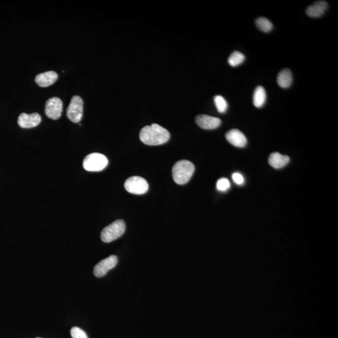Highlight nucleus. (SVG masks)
<instances>
[{
    "mask_svg": "<svg viewBox=\"0 0 338 338\" xmlns=\"http://www.w3.org/2000/svg\"><path fill=\"white\" fill-rule=\"evenodd\" d=\"M140 139L148 146H159L169 140L170 133L163 126L157 123L152 124L142 128L140 132Z\"/></svg>",
    "mask_w": 338,
    "mask_h": 338,
    "instance_id": "f257e3e1",
    "label": "nucleus"
},
{
    "mask_svg": "<svg viewBox=\"0 0 338 338\" xmlns=\"http://www.w3.org/2000/svg\"><path fill=\"white\" fill-rule=\"evenodd\" d=\"M195 171L194 165L190 161H179L172 169V176L175 182L178 184L183 185L191 179Z\"/></svg>",
    "mask_w": 338,
    "mask_h": 338,
    "instance_id": "f03ea898",
    "label": "nucleus"
},
{
    "mask_svg": "<svg viewBox=\"0 0 338 338\" xmlns=\"http://www.w3.org/2000/svg\"><path fill=\"white\" fill-rule=\"evenodd\" d=\"M125 223L123 220H117L102 230L101 239L105 243H111L121 238L125 232Z\"/></svg>",
    "mask_w": 338,
    "mask_h": 338,
    "instance_id": "7ed1b4c3",
    "label": "nucleus"
},
{
    "mask_svg": "<svg viewBox=\"0 0 338 338\" xmlns=\"http://www.w3.org/2000/svg\"><path fill=\"white\" fill-rule=\"evenodd\" d=\"M109 164L106 156L100 153L89 154L84 158L83 167L89 172H100L103 171Z\"/></svg>",
    "mask_w": 338,
    "mask_h": 338,
    "instance_id": "20e7f679",
    "label": "nucleus"
},
{
    "mask_svg": "<svg viewBox=\"0 0 338 338\" xmlns=\"http://www.w3.org/2000/svg\"><path fill=\"white\" fill-rule=\"evenodd\" d=\"M84 112V101L80 96H73L66 110V116L72 123H77L81 121Z\"/></svg>",
    "mask_w": 338,
    "mask_h": 338,
    "instance_id": "39448f33",
    "label": "nucleus"
},
{
    "mask_svg": "<svg viewBox=\"0 0 338 338\" xmlns=\"http://www.w3.org/2000/svg\"><path fill=\"white\" fill-rule=\"evenodd\" d=\"M126 191L133 194H144L148 191L149 184L146 179L139 176H133L126 179L125 184Z\"/></svg>",
    "mask_w": 338,
    "mask_h": 338,
    "instance_id": "423d86ee",
    "label": "nucleus"
},
{
    "mask_svg": "<svg viewBox=\"0 0 338 338\" xmlns=\"http://www.w3.org/2000/svg\"><path fill=\"white\" fill-rule=\"evenodd\" d=\"M63 111V102L58 97H52L46 102L45 112L48 118L58 120Z\"/></svg>",
    "mask_w": 338,
    "mask_h": 338,
    "instance_id": "0eeeda50",
    "label": "nucleus"
},
{
    "mask_svg": "<svg viewBox=\"0 0 338 338\" xmlns=\"http://www.w3.org/2000/svg\"><path fill=\"white\" fill-rule=\"evenodd\" d=\"M117 263H118V258L114 255H112L102 260L94 267V275L97 277H104L110 270L116 266Z\"/></svg>",
    "mask_w": 338,
    "mask_h": 338,
    "instance_id": "6e6552de",
    "label": "nucleus"
},
{
    "mask_svg": "<svg viewBox=\"0 0 338 338\" xmlns=\"http://www.w3.org/2000/svg\"><path fill=\"white\" fill-rule=\"evenodd\" d=\"M41 116L38 113L27 114L22 113L18 119V125L23 128H31L35 127L40 123Z\"/></svg>",
    "mask_w": 338,
    "mask_h": 338,
    "instance_id": "1a4fd4ad",
    "label": "nucleus"
},
{
    "mask_svg": "<svg viewBox=\"0 0 338 338\" xmlns=\"http://www.w3.org/2000/svg\"><path fill=\"white\" fill-rule=\"evenodd\" d=\"M195 122L200 127L206 130H213L219 127L221 121L217 117L200 115L195 119Z\"/></svg>",
    "mask_w": 338,
    "mask_h": 338,
    "instance_id": "9d476101",
    "label": "nucleus"
},
{
    "mask_svg": "<svg viewBox=\"0 0 338 338\" xmlns=\"http://www.w3.org/2000/svg\"><path fill=\"white\" fill-rule=\"evenodd\" d=\"M227 141L232 146L237 147H245L247 143V139L242 132L238 129H232L225 134Z\"/></svg>",
    "mask_w": 338,
    "mask_h": 338,
    "instance_id": "9b49d317",
    "label": "nucleus"
},
{
    "mask_svg": "<svg viewBox=\"0 0 338 338\" xmlns=\"http://www.w3.org/2000/svg\"><path fill=\"white\" fill-rule=\"evenodd\" d=\"M58 74L53 71L40 73L35 77L36 84L40 87H48L54 84L58 80Z\"/></svg>",
    "mask_w": 338,
    "mask_h": 338,
    "instance_id": "f8f14e48",
    "label": "nucleus"
},
{
    "mask_svg": "<svg viewBox=\"0 0 338 338\" xmlns=\"http://www.w3.org/2000/svg\"><path fill=\"white\" fill-rule=\"evenodd\" d=\"M328 3L325 1H318L307 7V14L311 18H318L325 14L328 8Z\"/></svg>",
    "mask_w": 338,
    "mask_h": 338,
    "instance_id": "ddd939ff",
    "label": "nucleus"
},
{
    "mask_svg": "<svg viewBox=\"0 0 338 338\" xmlns=\"http://www.w3.org/2000/svg\"><path fill=\"white\" fill-rule=\"evenodd\" d=\"M290 161V158L287 155H281L278 153L271 154L269 157V163L271 166L275 169H281L286 166Z\"/></svg>",
    "mask_w": 338,
    "mask_h": 338,
    "instance_id": "4468645a",
    "label": "nucleus"
},
{
    "mask_svg": "<svg viewBox=\"0 0 338 338\" xmlns=\"http://www.w3.org/2000/svg\"><path fill=\"white\" fill-rule=\"evenodd\" d=\"M277 82L281 88L286 89L291 86L293 82V75L290 70L285 68L277 75Z\"/></svg>",
    "mask_w": 338,
    "mask_h": 338,
    "instance_id": "2eb2a0df",
    "label": "nucleus"
},
{
    "mask_svg": "<svg viewBox=\"0 0 338 338\" xmlns=\"http://www.w3.org/2000/svg\"><path fill=\"white\" fill-rule=\"evenodd\" d=\"M266 100V93L265 89L262 86L257 87L253 95V103L257 108L263 106Z\"/></svg>",
    "mask_w": 338,
    "mask_h": 338,
    "instance_id": "dca6fc26",
    "label": "nucleus"
},
{
    "mask_svg": "<svg viewBox=\"0 0 338 338\" xmlns=\"http://www.w3.org/2000/svg\"><path fill=\"white\" fill-rule=\"evenodd\" d=\"M256 24L260 31L265 32V33H268V32L272 31L273 28L272 23L268 18L264 17L257 18L256 21Z\"/></svg>",
    "mask_w": 338,
    "mask_h": 338,
    "instance_id": "f3484780",
    "label": "nucleus"
},
{
    "mask_svg": "<svg viewBox=\"0 0 338 338\" xmlns=\"http://www.w3.org/2000/svg\"><path fill=\"white\" fill-rule=\"evenodd\" d=\"M245 57L242 53L235 51L230 55L228 59L229 65L232 66H237L241 65L245 61Z\"/></svg>",
    "mask_w": 338,
    "mask_h": 338,
    "instance_id": "a211bd4d",
    "label": "nucleus"
},
{
    "mask_svg": "<svg viewBox=\"0 0 338 338\" xmlns=\"http://www.w3.org/2000/svg\"><path fill=\"white\" fill-rule=\"evenodd\" d=\"M215 102L216 108H217V111L219 113H225L228 108V104H227V101L223 96L220 95L215 96Z\"/></svg>",
    "mask_w": 338,
    "mask_h": 338,
    "instance_id": "6ab92c4d",
    "label": "nucleus"
},
{
    "mask_svg": "<svg viewBox=\"0 0 338 338\" xmlns=\"http://www.w3.org/2000/svg\"><path fill=\"white\" fill-rule=\"evenodd\" d=\"M217 188L219 191L224 192L228 190L231 187V184L228 179L226 178L220 179L217 183Z\"/></svg>",
    "mask_w": 338,
    "mask_h": 338,
    "instance_id": "aec40b11",
    "label": "nucleus"
},
{
    "mask_svg": "<svg viewBox=\"0 0 338 338\" xmlns=\"http://www.w3.org/2000/svg\"><path fill=\"white\" fill-rule=\"evenodd\" d=\"M70 334L72 338H89L86 332L79 327L71 329Z\"/></svg>",
    "mask_w": 338,
    "mask_h": 338,
    "instance_id": "412c9836",
    "label": "nucleus"
},
{
    "mask_svg": "<svg viewBox=\"0 0 338 338\" xmlns=\"http://www.w3.org/2000/svg\"><path fill=\"white\" fill-rule=\"evenodd\" d=\"M232 178L236 184L242 185L245 183V179H244L242 174L238 173V172H236V173L232 174Z\"/></svg>",
    "mask_w": 338,
    "mask_h": 338,
    "instance_id": "4be33fe9",
    "label": "nucleus"
},
{
    "mask_svg": "<svg viewBox=\"0 0 338 338\" xmlns=\"http://www.w3.org/2000/svg\"></svg>",
    "mask_w": 338,
    "mask_h": 338,
    "instance_id": "5701e85b",
    "label": "nucleus"
}]
</instances>
